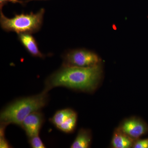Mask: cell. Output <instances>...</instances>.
Listing matches in <instances>:
<instances>
[{"label": "cell", "mask_w": 148, "mask_h": 148, "mask_svg": "<svg viewBox=\"0 0 148 148\" xmlns=\"http://www.w3.org/2000/svg\"><path fill=\"white\" fill-rule=\"evenodd\" d=\"M18 39L27 52L32 56L41 58H45L46 55L40 51L36 40L32 34H18Z\"/></svg>", "instance_id": "obj_7"}, {"label": "cell", "mask_w": 148, "mask_h": 148, "mask_svg": "<svg viewBox=\"0 0 148 148\" xmlns=\"http://www.w3.org/2000/svg\"><path fill=\"white\" fill-rule=\"evenodd\" d=\"M48 91L44 89L39 94L18 98L8 104L0 114L1 124L20 126L24 119L34 112L40 111L49 101Z\"/></svg>", "instance_id": "obj_2"}, {"label": "cell", "mask_w": 148, "mask_h": 148, "mask_svg": "<svg viewBox=\"0 0 148 148\" xmlns=\"http://www.w3.org/2000/svg\"><path fill=\"white\" fill-rule=\"evenodd\" d=\"M132 147L134 148H148V138L135 141Z\"/></svg>", "instance_id": "obj_14"}, {"label": "cell", "mask_w": 148, "mask_h": 148, "mask_svg": "<svg viewBox=\"0 0 148 148\" xmlns=\"http://www.w3.org/2000/svg\"><path fill=\"white\" fill-rule=\"evenodd\" d=\"M77 120V114L75 112L61 124L57 129L66 134L73 133L76 127Z\"/></svg>", "instance_id": "obj_11"}, {"label": "cell", "mask_w": 148, "mask_h": 148, "mask_svg": "<svg viewBox=\"0 0 148 148\" xmlns=\"http://www.w3.org/2000/svg\"><path fill=\"white\" fill-rule=\"evenodd\" d=\"M8 3H11L14 4L18 3L24 5L26 3L25 1L21 0H0V10H2L4 6L7 4Z\"/></svg>", "instance_id": "obj_15"}, {"label": "cell", "mask_w": 148, "mask_h": 148, "mask_svg": "<svg viewBox=\"0 0 148 148\" xmlns=\"http://www.w3.org/2000/svg\"><path fill=\"white\" fill-rule=\"evenodd\" d=\"M134 140L118 128L114 132L111 143L113 148H129L133 147Z\"/></svg>", "instance_id": "obj_8"}, {"label": "cell", "mask_w": 148, "mask_h": 148, "mask_svg": "<svg viewBox=\"0 0 148 148\" xmlns=\"http://www.w3.org/2000/svg\"><path fill=\"white\" fill-rule=\"evenodd\" d=\"M92 140V135L89 130L82 128L79 130L75 140L71 145V148L89 147Z\"/></svg>", "instance_id": "obj_9"}, {"label": "cell", "mask_w": 148, "mask_h": 148, "mask_svg": "<svg viewBox=\"0 0 148 148\" xmlns=\"http://www.w3.org/2000/svg\"><path fill=\"white\" fill-rule=\"evenodd\" d=\"M120 129L134 140L148 133V125L137 117L127 119L123 122Z\"/></svg>", "instance_id": "obj_5"}, {"label": "cell", "mask_w": 148, "mask_h": 148, "mask_svg": "<svg viewBox=\"0 0 148 148\" xmlns=\"http://www.w3.org/2000/svg\"><path fill=\"white\" fill-rule=\"evenodd\" d=\"M45 13V10L42 8L36 13H15L13 17L9 18L0 10L1 27L6 32H14L17 34H35L41 28Z\"/></svg>", "instance_id": "obj_3"}, {"label": "cell", "mask_w": 148, "mask_h": 148, "mask_svg": "<svg viewBox=\"0 0 148 148\" xmlns=\"http://www.w3.org/2000/svg\"><path fill=\"white\" fill-rule=\"evenodd\" d=\"M76 112L71 108L62 109L57 111L53 116L50 119L49 121L58 128L61 124L64 122L70 116L73 115Z\"/></svg>", "instance_id": "obj_10"}, {"label": "cell", "mask_w": 148, "mask_h": 148, "mask_svg": "<svg viewBox=\"0 0 148 148\" xmlns=\"http://www.w3.org/2000/svg\"><path fill=\"white\" fill-rule=\"evenodd\" d=\"M62 58L63 67H91L101 62V58L96 53L84 48L67 51Z\"/></svg>", "instance_id": "obj_4"}, {"label": "cell", "mask_w": 148, "mask_h": 148, "mask_svg": "<svg viewBox=\"0 0 148 148\" xmlns=\"http://www.w3.org/2000/svg\"><path fill=\"white\" fill-rule=\"evenodd\" d=\"M29 143L31 147L33 148H46L44 143L39 135L29 138Z\"/></svg>", "instance_id": "obj_12"}, {"label": "cell", "mask_w": 148, "mask_h": 148, "mask_svg": "<svg viewBox=\"0 0 148 148\" xmlns=\"http://www.w3.org/2000/svg\"><path fill=\"white\" fill-rule=\"evenodd\" d=\"M45 121V117L40 111L34 112L24 119L20 125L28 138L39 135Z\"/></svg>", "instance_id": "obj_6"}, {"label": "cell", "mask_w": 148, "mask_h": 148, "mask_svg": "<svg viewBox=\"0 0 148 148\" xmlns=\"http://www.w3.org/2000/svg\"><path fill=\"white\" fill-rule=\"evenodd\" d=\"M42 1V0H26V1H25V2L27 3H28V2L32 1Z\"/></svg>", "instance_id": "obj_16"}, {"label": "cell", "mask_w": 148, "mask_h": 148, "mask_svg": "<svg viewBox=\"0 0 148 148\" xmlns=\"http://www.w3.org/2000/svg\"><path fill=\"white\" fill-rule=\"evenodd\" d=\"M7 126L1 124V129H0V147L2 148H10V144L8 141L5 139V128Z\"/></svg>", "instance_id": "obj_13"}, {"label": "cell", "mask_w": 148, "mask_h": 148, "mask_svg": "<svg viewBox=\"0 0 148 148\" xmlns=\"http://www.w3.org/2000/svg\"><path fill=\"white\" fill-rule=\"evenodd\" d=\"M103 74L101 64L88 67H63L48 77L45 89L66 88L84 92H91L98 87Z\"/></svg>", "instance_id": "obj_1"}]
</instances>
